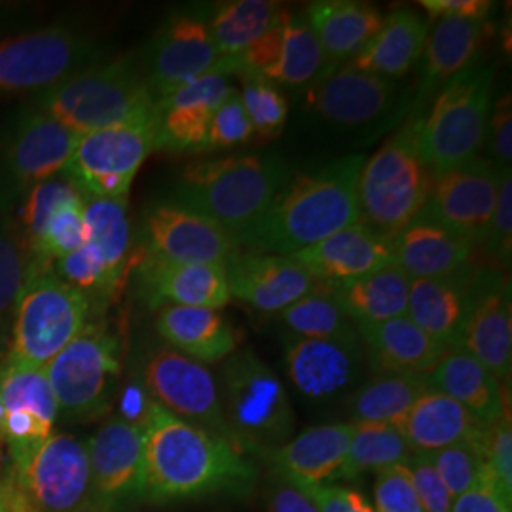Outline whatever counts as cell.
I'll return each instance as SVG.
<instances>
[{
  "label": "cell",
  "instance_id": "61",
  "mask_svg": "<svg viewBox=\"0 0 512 512\" xmlns=\"http://www.w3.org/2000/svg\"><path fill=\"white\" fill-rule=\"evenodd\" d=\"M0 512H31L6 469L0 473Z\"/></svg>",
  "mask_w": 512,
  "mask_h": 512
},
{
  "label": "cell",
  "instance_id": "49",
  "mask_svg": "<svg viewBox=\"0 0 512 512\" xmlns=\"http://www.w3.org/2000/svg\"><path fill=\"white\" fill-rule=\"evenodd\" d=\"M55 266L61 281L73 285L74 289L84 294L86 291H103V293L114 291L105 260L90 241H86L73 253L57 258Z\"/></svg>",
  "mask_w": 512,
  "mask_h": 512
},
{
  "label": "cell",
  "instance_id": "38",
  "mask_svg": "<svg viewBox=\"0 0 512 512\" xmlns=\"http://www.w3.org/2000/svg\"><path fill=\"white\" fill-rule=\"evenodd\" d=\"M281 12L270 0H234L220 4L207 29L222 57H238L274 27Z\"/></svg>",
  "mask_w": 512,
  "mask_h": 512
},
{
  "label": "cell",
  "instance_id": "54",
  "mask_svg": "<svg viewBox=\"0 0 512 512\" xmlns=\"http://www.w3.org/2000/svg\"><path fill=\"white\" fill-rule=\"evenodd\" d=\"M414 488L420 499L421 512H450L454 505V497L442 484L439 473L435 471L429 456L414 454L406 463Z\"/></svg>",
  "mask_w": 512,
  "mask_h": 512
},
{
  "label": "cell",
  "instance_id": "40",
  "mask_svg": "<svg viewBox=\"0 0 512 512\" xmlns=\"http://www.w3.org/2000/svg\"><path fill=\"white\" fill-rule=\"evenodd\" d=\"M84 219L88 228V241L103 256L110 281L116 289L128 266L131 243L128 200L84 198Z\"/></svg>",
  "mask_w": 512,
  "mask_h": 512
},
{
  "label": "cell",
  "instance_id": "27",
  "mask_svg": "<svg viewBox=\"0 0 512 512\" xmlns=\"http://www.w3.org/2000/svg\"><path fill=\"white\" fill-rule=\"evenodd\" d=\"M351 437L353 423L349 421L315 425L260 459L289 480L332 484L346 461Z\"/></svg>",
  "mask_w": 512,
  "mask_h": 512
},
{
  "label": "cell",
  "instance_id": "15",
  "mask_svg": "<svg viewBox=\"0 0 512 512\" xmlns=\"http://www.w3.org/2000/svg\"><path fill=\"white\" fill-rule=\"evenodd\" d=\"M93 46L67 27H50L0 42V93L52 90L88 69Z\"/></svg>",
  "mask_w": 512,
  "mask_h": 512
},
{
  "label": "cell",
  "instance_id": "37",
  "mask_svg": "<svg viewBox=\"0 0 512 512\" xmlns=\"http://www.w3.org/2000/svg\"><path fill=\"white\" fill-rule=\"evenodd\" d=\"M427 391L425 376L374 372V376L363 380L344 401L349 423L397 425Z\"/></svg>",
  "mask_w": 512,
  "mask_h": 512
},
{
  "label": "cell",
  "instance_id": "17",
  "mask_svg": "<svg viewBox=\"0 0 512 512\" xmlns=\"http://www.w3.org/2000/svg\"><path fill=\"white\" fill-rule=\"evenodd\" d=\"M285 372L296 393L315 404L346 401L363 382L366 357L361 340H285Z\"/></svg>",
  "mask_w": 512,
  "mask_h": 512
},
{
  "label": "cell",
  "instance_id": "28",
  "mask_svg": "<svg viewBox=\"0 0 512 512\" xmlns=\"http://www.w3.org/2000/svg\"><path fill=\"white\" fill-rule=\"evenodd\" d=\"M475 243L427 219H416L393 239L395 264L410 279H446L469 270Z\"/></svg>",
  "mask_w": 512,
  "mask_h": 512
},
{
  "label": "cell",
  "instance_id": "7",
  "mask_svg": "<svg viewBox=\"0 0 512 512\" xmlns=\"http://www.w3.org/2000/svg\"><path fill=\"white\" fill-rule=\"evenodd\" d=\"M122 342L118 334L90 321L73 342L46 365L57 403V418L90 423L107 418L120 393Z\"/></svg>",
  "mask_w": 512,
  "mask_h": 512
},
{
  "label": "cell",
  "instance_id": "42",
  "mask_svg": "<svg viewBox=\"0 0 512 512\" xmlns=\"http://www.w3.org/2000/svg\"><path fill=\"white\" fill-rule=\"evenodd\" d=\"M0 401L6 412L25 410L54 429L57 403L46 366L31 365L6 355L0 363Z\"/></svg>",
  "mask_w": 512,
  "mask_h": 512
},
{
  "label": "cell",
  "instance_id": "18",
  "mask_svg": "<svg viewBox=\"0 0 512 512\" xmlns=\"http://www.w3.org/2000/svg\"><path fill=\"white\" fill-rule=\"evenodd\" d=\"M220 63L222 55L209 35L207 23L179 16L165 23L152 40L143 76L158 103L207 74H219Z\"/></svg>",
  "mask_w": 512,
  "mask_h": 512
},
{
  "label": "cell",
  "instance_id": "44",
  "mask_svg": "<svg viewBox=\"0 0 512 512\" xmlns=\"http://www.w3.org/2000/svg\"><path fill=\"white\" fill-rule=\"evenodd\" d=\"M86 241L88 228L84 219V196L76 194L55 207L42 238L31 253L38 272H50V266L57 258L80 249Z\"/></svg>",
  "mask_w": 512,
  "mask_h": 512
},
{
  "label": "cell",
  "instance_id": "41",
  "mask_svg": "<svg viewBox=\"0 0 512 512\" xmlns=\"http://www.w3.org/2000/svg\"><path fill=\"white\" fill-rule=\"evenodd\" d=\"M325 71L327 57L308 21L291 14L283 27L277 61L266 71L264 78L281 86L298 88L313 84Z\"/></svg>",
  "mask_w": 512,
  "mask_h": 512
},
{
  "label": "cell",
  "instance_id": "3",
  "mask_svg": "<svg viewBox=\"0 0 512 512\" xmlns=\"http://www.w3.org/2000/svg\"><path fill=\"white\" fill-rule=\"evenodd\" d=\"M289 179L275 154L192 162L184 167L175 203L217 222L239 247Z\"/></svg>",
  "mask_w": 512,
  "mask_h": 512
},
{
  "label": "cell",
  "instance_id": "32",
  "mask_svg": "<svg viewBox=\"0 0 512 512\" xmlns=\"http://www.w3.org/2000/svg\"><path fill=\"white\" fill-rule=\"evenodd\" d=\"M156 332L167 348L205 366L236 353L241 340L236 327L219 310L209 308L164 306L158 310Z\"/></svg>",
  "mask_w": 512,
  "mask_h": 512
},
{
  "label": "cell",
  "instance_id": "6",
  "mask_svg": "<svg viewBox=\"0 0 512 512\" xmlns=\"http://www.w3.org/2000/svg\"><path fill=\"white\" fill-rule=\"evenodd\" d=\"M431 177L421 160L416 120H410L363 164L357 186L361 220L385 238H397L420 217Z\"/></svg>",
  "mask_w": 512,
  "mask_h": 512
},
{
  "label": "cell",
  "instance_id": "23",
  "mask_svg": "<svg viewBox=\"0 0 512 512\" xmlns=\"http://www.w3.org/2000/svg\"><path fill=\"white\" fill-rule=\"evenodd\" d=\"M137 277L143 298L154 310L164 306L222 310L232 298L224 266L175 264L145 255L137 264Z\"/></svg>",
  "mask_w": 512,
  "mask_h": 512
},
{
  "label": "cell",
  "instance_id": "62",
  "mask_svg": "<svg viewBox=\"0 0 512 512\" xmlns=\"http://www.w3.org/2000/svg\"><path fill=\"white\" fill-rule=\"evenodd\" d=\"M4 418H6V410L0 401V444H4Z\"/></svg>",
  "mask_w": 512,
  "mask_h": 512
},
{
  "label": "cell",
  "instance_id": "46",
  "mask_svg": "<svg viewBox=\"0 0 512 512\" xmlns=\"http://www.w3.org/2000/svg\"><path fill=\"white\" fill-rule=\"evenodd\" d=\"M38 272L25 239L0 224V317L16 308L19 296Z\"/></svg>",
  "mask_w": 512,
  "mask_h": 512
},
{
  "label": "cell",
  "instance_id": "45",
  "mask_svg": "<svg viewBox=\"0 0 512 512\" xmlns=\"http://www.w3.org/2000/svg\"><path fill=\"white\" fill-rule=\"evenodd\" d=\"M241 103L260 141H275L287 124V97L268 78L255 73L238 74Z\"/></svg>",
  "mask_w": 512,
  "mask_h": 512
},
{
  "label": "cell",
  "instance_id": "39",
  "mask_svg": "<svg viewBox=\"0 0 512 512\" xmlns=\"http://www.w3.org/2000/svg\"><path fill=\"white\" fill-rule=\"evenodd\" d=\"M412 450L397 425L353 423L348 456L336 480H355L366 473H380L393 465H406Z\"/></svg>",
  "mask_w": 512,
  "mask_h": 512
},
{
  "label": "cell",
  "instance_id": "31",
  "mask_svg": "<svg viewBox=\"0 0 512 512\" xmlns=\"http://www.w3.org/2000/svg\"><path fill=\"white\" fill-rule=\"evenodd\" d=\"M429 389L454 399L476 420L492 425L509 404V387L499 384L494 374L461 348L448 349L435 368L425 374Z\"/></svg>",
  "mask_w": 512,
  "mask_h": 512
},
{
  "label": "cell",
  "instance_id": "21",
  "mask_svg": "<svg viewBox=\"0 0 512 512\" xmlns=\"http://www.w3.org/2000/svg\"><path fill=\"white\" fill-rule=\"evenodd\" d=\"M230 294L264 313H281L319 287L293 256L239 251L228 266Z\"/></svg>",
  "mask_w": 512,
  "mask_h": 512
},
{
  "label": "cell",
  "instance_id": "29",
  "mask_svg": "<svg viewBox=\"0 0 512 512\" xmlns=\"http://www.w3.org/2000/svg\"><path fill=\"white\" fill-rule=\"evenodd\" d=\"M490 425L454 399L429 389L397 423L412 454H435L459 442H482Z\"/></svg>",
  "mask_w": 512,
  "mask_h": 512
},
{
  "label": "cell",
  "instance_id": "30",
  "mask_svg": "<svg viewBox=\"0 0 512 512\" xmlns=\"http://www.w3.org/2000/svg\"><path fill=\"white\" fill-rule=\"evenodd\" d=\"M366 365L387 374H429L446 349L418 329L406 315L384 323L357 325Z\"/></svg>",
  "mask_w": 512,
  "mask_h": 512
},
{
  "label": "cell",
  "instance_id": "14",
  "mask_svg": "<svg viewBox=\"0 0 512 512\" xmlns=\"http://www.w3.org/2000/svg\"><path fill=\"white\" fill-rule=\"evenodd\" d=\"M92 511L129 512L145 503V429L110 416L88 440Z\"/></svg>",
  "mask_w": 512,
  "mask_h": 512
},
{
  "label": "cell",
  "instance_id": "20",
  "mask_svg": "<svg viewBox=\"0 0 512 512\" xmlns=\"http://www.w3.org/2000/svg\"><path fill=\"white\" fill-rule=\"evenodd\" d=\"M459 348L486 366L495 380L509 387L512 372L511 283L494 274L473 275V308Z\"/></svg>",
  "mask_w": 512,
  "mask_h": 512
},
{
  "label": "cell",
  "instance_id": "26",
  "mask_svg": "<svg viewBox=\"0 0 512 512\" xmlns=\"http://www.w3.org/2000/svg\"><path fill=\"white\" fill-rule=\"evenodd\" d=\"M473 308L469 270L446 279H412L406 317L442 348H459Z\"/></svg>",
  "mask_w": 512,
  "mask_h": 512
},
{
  "label": "cell",
  "instance_id": "4",
  "mask_svg": "<svg viewBox=\"0 0 512 512\" xmlns=\"http://www.w3.org/2000/svg\"><path fill=\"white\" fill-rule=\"evenodd\" d=\"M220 380L224 421L243 454L262 458L293 439L296 416L289 393L253 349L226 357Z\"/></svg>",
  "mask_w": 512,
  "mask_h": 512
},
{
  "label": "cell",
  "instance_id": "43",
  "mask_svg": "<svg viewBox=\"0 0 512 512\" xmlns=\"http://www.w3.org/2000/svg\"><path fill=\"white\" fill-rule=\"evenodd\" d=\"M283 325L298 338L348 340L357 338V325L340 306L330 287L319 283L315 291L279 313Z\"/></svg>",
  "mask_w": 512,
  "mask_h": 512
},
{
  "label": "cell",
  "instance_id": "16",
  "mask_svg": "<svg viewBox=\"0 0 512 512\" xmlns=\"http://www.w3.org/2000/svg\"><path fill=\"white\" fill-rule=\"evenodd\" d=\"M499 167L475 158L454 169L433 173L431 192L418 219L446 226L459 236L484 243L494 213Z\"/></svg>",
  "mask_w": 512,
  "mask_h": 512
},
{
  "label": "cell",
  "instance_id": "34",
  "mask_svg": "<svg viewBox=\"0 0 512 512\" xmlns=\"http://www.w3.org/2000/svg\"><path fill=\"white\" fill-rule=\"evenodd\" d=\"M427 37V21L414 10L399 8L384 18L380 31L351 59V65L363 73L376 74L393 82L414 69Z\"/></svg>",
  "mask_w": 512,
  "mask_h": 512
},
{
  "label": "cell",
  "instance_id": "50",
  "mask_svg": "<svg viewBox=\"0 0 512 512\" xmlns=\"http://www.w3.org/2000/svg\"><path fill=\"white\" fill-rule=\"evenodd\" d=\"M253 137H255L253 124L243 109L238 90H234L230 93V97L220 105L219 110L213 114L202 152L239 147V145L249 143Z\"/></svg>",
  "mask_w": 512,
  "mask_h": 512
},
{
  "label": "cell",
  "instance_id": "48",
  "mask_svg": "<svg viewBox=\"0 0 512 512\" xmlns=\"http://www.w3.org/2000/svg\"><path fill=\"white\" fill-rule=\"evenodd\" d=\"M76 194H80V190L71 183V179L67 175L65 177L54 175V177L38 183L27 194L25 205H23V226H25L23 239L31 253L42 238L44 228L50 220V215L54 213L55 207L59 203L73 198Z\"/></svg>",
  "mask_w": 512,
  "mask_h": 512
},
{
  "label": "cell",
  "instance_id": "24",
  "mask_svg": "<svg viewBox=\"0 0 512 512\" xmlns=\"http://www.w3.org/2000/svg\"><path fill=\"white\" fill-rule=\"evenodd\" d=\"M395 84L376 74L363 73L351 63L321 74L306 95L313 112L338 126H363L382 116L393 101Z\"/></svg>",
  "mask_w": 512,
  "mask_h": 512
},
{
  "label": "cell",
  "instance_id": "52",
  "mask_svg": "<svg viewBox=\"0 0 512 512\" xmlns=\"http://www.w3.org/2000/svg\"><path fill=\"white\" fill-rule=\"evenodd\" d=\"M484 243L490 255L497 258L503 266H509L512 255V173L511 167L499 171L497 198L494 213L488 226Z\"/></svg>",
  "mask_w": 512,
  "mask_h": 512
},
{
  "label": "cell",
  "instance_id": "36",
  "mask_svg": "<svg viewBox=\"0 0 512 512\" xmlns=\"http://www.w3.org/2000/svg\"><path fill=\"white\" fill-rule=\"evenodd\" d=\"M412 279L397 264L332 289L355 325L384 323L406 315Z\"/></svg>",
  "mask_w": 512,
  "mask_h": 512
},
{
  "label": "cell",
  "instance_id": "47",
  "mask_svg": "<svg viewBox=\"0 0 512 512\" xmlns=\"http://www.w3.org/2000/svg\"><path fill=\"white\" fill-rule=\"evenodd\" d=\"M429 459L454 499L471 490L488 469L482 442H459L429 454Z\"/></svg>",
  "mask_w": 512,
  "mask_h": 512
},
{
  "label": "cell",
  "instance_id": "33",
  "mask_svg": "<svg viewBox=\"0 0 512 512\" xmlns=\"http://www.w3.org/2000/svg\"><path fill=\"white\" fill-rule=\"evenodd\" d=\"M304 19L325 52L327 71L351 61L384 23L382 12L374 4L357 0L311 2Z\"/></svg>",
  "mask_w": 512,
  "mask_h": 512
},
{
  "label": "cell",
  "instance_id": "8",
  "mask_svg": "<svg viewBox=\"0 0 512 512\" xmlns=\"http://www.w3.org/2000/svg\"><path fill=\"white\" fill-rule=\"evenodd\" d=\"M492 90L494 71L471 67L452 78L440 90L429 114L416 120L421 160L431 173L478 158L486 143Z\"/></svg>",
  "mask_w": 512,
  "mask_h": 512
},
{
  "label": "cell",
  "instance_id": "63",
  "mask_svg": "<svg viewBox=\"0 0 512 512\" xmlns=\"http://www.w3.org/2000/svg\"><path fill=\"white\" fill-rule=\"evenodd\" d=\"M0 363H2V353H0Z\"/></svg>",
  "mask_w": 512,
  "mask_h": 512
},
{
  "label": "cell",
  "instance_id": "10",
  "mask_svg": "<svg viewBox=\"0 0 512 512\" xmlns=\"http://www.w3.org/2000/svg\"><path fill=\"white\" fill-rule=\"evenodd\" d=\"M158 141L156 114L78 137L65 173L84 198L126 200L131 183Z\"/></svg>",
  "mask_w": 512,
  "mask_h": 512
},
{
  "label": "cell",
  "instance_id": "9",
  "mask_svg": "<svg viewBox=\"0 0 512 512\" xmlns=\"http://www.w3.org/2000/svg\"><path fill=\"white\" fill-rule=\"evenodd\" d=\"M90 298L52 272L37 274L16 304L8 355L46 366L90 323Z\"/></svg>",
  "mask_w": 512,
  "mask_h": 512
},
{
  "label": "cell",
  "instance_id": "57",
  "mask_svg": "<svg viewBox=\"0 0 512 512\" xmlns=\"http://www.w3.org/2000/svg\"><path fill=\"white\" fill-rule=\"evenodd\" d=\"M486 139L490 141L492 164L507 169L512 164V101L511 93L497 99L488 118Z\"/></svg>",
  "mask_w": 512,
  "mask_h": 512
},
{
  "label": "cell",
  "instance_id": "56",
  "mask_svg": "<svg viewBox=\"0 0 512 512\" xmlns=\"http://www.w3.org/2000/svg\"><path fill=\"white\" fill-rule=\"evenodd\" d=\"M450 512H512V497L505 495L488 467L471 490L454 499Z\"/></svg>",
  "mask_w": 512,
  "mask_h": 512
},
{
  "label": "cell",
  "instance_id": "19",
  "mask_svg": "<svg viewBox=\"0 0 512 512\" xmlns=\"http://www.w3.org/2000/svg\"><path fill=\"white\" fill-rule=\"evenodd\" d=\"M145 255L175 264L228 266L238 243L217 222L177 203L156 205L145 219Z\"/></svg>",
  "mask_w": 512,
  "mask_h": 512
},
{
  "label": "cell",
  "instance_id": "12",
  "mask_svg": "<svg viewBox=\"0 0 512 512\" xmlns=\"http://www.w3.org/2000/svg\"><path fill=\"white\" fill-rule=\"evenodd\" d=\"M6 473L31 512L92 511L88 440L52 433L21 469Z\"/></svg>",
  "mask_w": 512,
  "mask_h": 512
},
{
  "label": "cell",
  "instance_id": "55",
  "mask_svg": "<svg viewBox=\"0 0 512 512\" xmlns=\"http://www.w3.org/2000/svg\"><path fill=\"white\" fill-rule=\"evenodd\" d=\"M291 482L310 497L319 512H374L365 495L353 488L338 484H306L296 480Z\"/></svg>",
  "mask_w": 512,
  "mask_h": 512
},
{
  "label": "cell",
  "instance_id": "35",
  "mask_svg": "<svg viewBox=\"0 0 512 512\" xmlns=\"http://www.w3.org/2000/svg\"><path fill=\"white\" fill-rule=\"evenodd\" d=\"M484 38V21L439 19L421 54V92L471 69Z\"/></svg>",
  "mask_w": 512,
  "mask_h": 512
},
{
  "label": "cell",
  "instance_id": "53",
  "mask_svg": "<svg viewBox=\"0 0 512 512\" xmlns=\"http://www.w3.org/2000/svg\"><path fill=\"white\" fill-rule=\"evenodd\" d=\"M484 459L505 495L512 497V421L511 410L494 421L482 440Z\"/></svg>",
  "mask_w": 512,
  "mask_h": 512
},
{
  "label": "cell",
  "instance_id": "59",
  "mask_svg": "<svg viewBox=\"0 0 512 512\" xmlns=\"http://www.w3.org/2000/svg\"><path fill=\"white\" fill-rule=\"evenodd\" d=\"M420 6L435 19L484 21L492 10V2L488 0H421Z\"/></svg>",
  "mask_w": 512,
  "mask_h": 512
},
{
  "label": "cell",
  "instance_id": "1",
  "mask_svg": "<svg viewBox=\"0 0 512 512\" xmlns=\"http://www.w3.org/2000/svg\"><path fill=\"white\" fill-rule=\"evenodd\" d=\"M145 503L171 505L207 497L247 499L258 467L228 440L152 403L145 423Z\"/></svg>",
  "mask_w": 512,
  "mask_h": 512
},
{
  "label": "cell",
  "instance_id": "58",
  "mask_svg": "<svg viewBox=\"0 0 512 512\" xmlns=\"http://www.w3.org/2000/svg\"><path fill=\"white\" fill-rule=\"evenodd\" d=\"M268 512H319L308 495L296 488L291 480L272 471L266 488Z\"/></svg>",
  "mask_w": 512,
  "mask_h": 512
},
{
  "label": "cell",
  "instance_id": "51",
  "mask_svg": "<svg viewBox=\"0 0 512 512\" xmlns=\"http://www.w3.org/2000/svg\"><path fill=\"white\" fill-rule=\"evenodd\" d=\"M374 512H421L414 480L406 465H393L376 473Z\"/></svg>",
  "mask_w": 512,
  "mask_h": 512
},
{
  "label": "cell",
  "instance_id": "13",
  "mask_svg": "<svg viewBox=\"0 0 512 512\" xmlns=\"http://www.w3.org/2000/svg\"><path fill=\"white\" fill-rule=\"evenodd\" d=\"M141 382L150 399L167 412L238 448L224 421L219 382L207 366L162 346L148 353Z\"/></svg>",
  "mask_w": 512,
  "mask_h": 512
},
{
  "label": "cell",
  "instance_id": "60",
  "mask_svg": "<svg viewBox=\"0 0 512 512\" xmlns=\"http://www.w3.org/2000/svg\"><path fill=\"white\" fill-rule=\"evenodd\" d=\"M118 395H120V410L116 416H120L122 420L129 421L133 425L145 427L150 406L154 401L150 399L141 378L131 380Z\"/></svg>",
  "mask_w": 512,
  "mask_h": 512
},
{
  "label": "cell",
  "instance_id": "25",
  "mask_svg": "<svg viewBox=\"0 0 512 512\" xmlns=\"http://www.w3.org/2000/svg\"><path fill=\"white\" fill-rule=\"evenodd\" d=\"M232 92L226 76L207 74L158 101L156 148L202 152L213 114Z\"/></svg>",
  "mask_w": 512,
  "mask_h": 512
},
{
  "label": "cell",
  "instance_id": "11",
  "mask_svg": "<svg viewBox=\"0 0 512 512\" xmlns=\"http://www.w3.org/2000/svg\"><path fill=\"white\" fill-rule=\"evenodd\" d=\"M78 137L42 109L18 114L0 135V209L18 205L38 183L65 171Z\"/></svg>",
  "mask_w": 512,
  "mask_h": 512
},
{
  "label": "cell",
  "instance_id": "22",
  "mask_svg": "<svg viewBox=\"0 0 512 512\" xmlns=\"http://www.w3.org/2000/svg\"><path fill=\"white\" fill-rule=\"evenodd\" d=\"M321 285L336 289L395 264L393 239L363 220L293 255Z\"/></svg>",
  "mask_w": 512,
  "mask_h": 512
},
{
  "label": "cell",
  "instance_id": "2",
  "mask_svg": "<svg viewBox=\"0 0 512 512\" xmlns=\"http://www.w3.org/2000/svg\"><path fill=\"white\" fill-rule=\"evenodd\" d=\"M363 164V156H348L289 179L239 249L293 256L359 222Z\"/></svg>",
  "mask_w": 512,
  "mask_h": 512
},
{
  "label": "cell",
  "instance_id": "64",
  "mask_svg": "<svg viewBox=\"0 0 512 512\" xmlns=\"http://www.w3.org/2000/svg\"><path fill=\"white\" fill-rule=\"evenodd\" d=\"M90 512H109V511H90Z\"/></svg>",
  "mask_w": 512,
  "mask_h": 512
},
{
  "label": "cell",
  "instance_id": "5",
  "mask_svg": "<svg viewBox=\"0 0 512 512\" xmlns=\"http://www.w3.org/2000/svg\"><path fill=\"white\" fill-rule=\"evenodd\" d=\"M38 109L76 135H84L152 116L158 103L143 73L129 59H116L88 67L42 93Z\"/></svg>",
  "mask_w": 512,
  "mask_h": 512
}]
</instances>
